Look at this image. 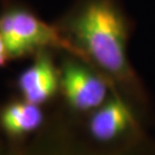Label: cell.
I'll use <instances>...</instances> for the list:
<instances>
[{
    "label": "cell",
    "mask_w": 155,
    "mask_h": 155,
    "mask_svg": "<svg viewBox=\"0 0 155 155\" xmlns=\"http://www.w3.org/2000/svg\"><path fill=\"white\" fill-rule=\"evenodd\" d=\"M71 30L102 69L129 84L134 76L127 61V24L122 11L113 0H87L71 21Z\"/></svg>",
    "instance_id": "cell-1"
},
{
    "label": "cell",
    "mask_w": 155,
    "mask_h": 155,
    "mask_svg": "<svg viewBox=\"0 0 155 155\" xmlns=\"http://www.w3.org/2000/svg\"><path fill=\"white\" fill-rule=\"evenodd\" d=\"M0 33L9 56L27 55L44 46H62L76 48V46L62 37L58 29L48 25L32 13L14 8L0 16Z\"/></svg>",
    "instance_id": "cell-2"
},
{
    "label": "cell",
    "mask_w": 155,
    "mask_h": 155,
    "mask_svg": "<svg viewBox=\"0 0 155 155\" xmlns=\"http://www.w3.org/2000/svg\"><path fill=\"white\" fill-rule=\"evenodd\" d=\"M61 83L68 101L79 110L95 108L106 98V84L85 67L75 62L64 64Z\"/></svg>",
    "instance_id": "cell-3"
},
{
    "label": "cell",
    "mask_w": 155,
    "mask_h": 155,
    "mask_svg": "<svg viewBox=\"0 0 155 155\" xmlns=\"http://www.w3.org/2000/svg\"><path fill=\"white\" fill-rule=\"evenodd\" d=\"M58 72L53 62L41 55L20 77V89L25 101L39 105L48 100L58 89Z\"/></svg>",
    "instance_id": "cell-4"
},
{
    "label": "cell",
    "mask_w": 155,
    "mask_h": 155,
    "mask_svg": "<svg viewBox=\"0 0 155 155\" xmlns=\"http://www.w3.org/2000/svg\"><path fill=\"white\" fill-rule=\"evenodd\" d=\"M134 124L130 107L122 99H113L100 109L91 121V131L100 140H110Z\"/></svg>",
    "instance_id": "cell-5"
},
{
    "label": "cell",
    "mask_w": 155,
    "mask_h": 155,
    "mask_svg": "<svg viewBox=\"0 0 155 155\" xmlns=\"http://www.w3.org/2000/svg\"><path fill=\"white\" fill-rule=\"evenodd\" d=\"M41 120L43 115L38 105L28 101L8 106L1 115L2 127L12 133L32 131L41 123Z\"/></svg>",
    "instance_id": "cell-6"
},
{
    "label": "cell",
    "mask_w": 155,
    "mask_h": 155,
    "mask_svg": "<svg viewBox=\"0 0 155 155\" xmlns=\"http://www.w3.org/2000/svg\"><path fill=\"white\" fill-rule=\"evenodd\" d=\"M8 58H9V54L7 52V48H6L5 43H4V39H2V36L0 33V67L5 64Z\"/></svg>",
    "instance_id": "cell-7"
}]
</instances>
